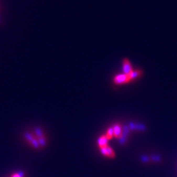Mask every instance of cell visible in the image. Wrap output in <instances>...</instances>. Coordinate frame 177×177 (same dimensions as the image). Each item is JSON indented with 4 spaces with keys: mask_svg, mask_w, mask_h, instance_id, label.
Listing matches in <instances>:
<instances>
[{
    "mask_svg": "<svg viewBox=\"0 0 177 177\" xmlns=\"http://www.w3.org/2000/svg\"><path fill=\"white\" fill-rule=\"evenodd\" d=\"M122 69H123V74L128 75L133 71V69L131 67V63L128 60L124 59L123 60V64H122Z\"/></svg>",
    "mask_w": 177,
    "mask_h": 177,
    "instance_id": "1",
    "label": "cell"
},
{
    "mask_svg": "<svg viewBox=\"0 0 177 177\" xmlns=\"http://www.w3.org/2000/svg\"><path fill=\"white\" fill-rule=\"evenodd\" d=\"M130 81L129 78H128V75H125V74H122V75H117L114 78V82L117 84H120V83H127Z\"/></svg>",
    "mask_w": 177,
    "mask_h": 177,
    "instance_id": "2",
    "label": "cell"
},
{
    "mask_svg": "<svg viewBox=\"0 0 177 177\" xmlns=\"http://www.w3.org/2000/svg\"><path fill=\"white\" fill-rule=\"evenodd\" d=\"M100 151H101V153L103 155H105V156L108 157H114V153L113 151V150L111 149V148H109V147H108V146H106L104 148H100Z\"/></svg>",
    "mask_w": 177,
    "mask_h": 177,
    "instance_id": "3",
    "label": "cell"
},
{
    "mask_svg": "<svg viewBox=\"0 0 177 177\" xmlns=\"http://www.w3.org/2000/svg\"><path fill=\"white\" fill-rule=\"evenodd\" d=\"M142 75V72L140 70H133L129 75H128V78H129V81H132L134 79L137 78L138 77L141 76Z\"/></svg>",
    "mask_w": 177,
    "mask_h": 177,
    "instance_id": "4",
    "label": "cell"
},
{
    "mask_svg": "<svg viewBox=\"0 0 177 177\" xmlns=\"http://www.w3.org/2000/svg\"><path fill=\"white\" fill-rule=\"evenodd\" d=\"M107 141H108V139L106 137L105 135L100 138L98 140V145L100 146V148H102L107 146Z\"/></svg>",
    "mask_w": 177,
    "mask_h": 177,
    "instance_id": "5",
    "label": "cell"
},
{
    "mask_svg": "<svg viewBox=\"0 0 177 177\" xmlns=\"http://www.w3.org/2000/svg\"><path fill=\"white\" fill-rule=\"evenodd\" d=\"M113 132H114V136H115L116 137H118L121 133V128L120 126H118V125L114 126L113 127Z\"/></svg>",
    "mask_w": 177,
    "mask_h": 177,
    "instance_id": "6",
    "label": "cell"
},
{
    "mask_svg": "<svg viewBox=\"0 0 177 177\" xmlns=\"http://www.w3.org/2000/svg\"><path fill=\"white\" fill-rule=\"evenodd\" d=\"M106 137L108 139V140H110L111 138L112 137L114 136V132H113V128H110L108 130V132L107 134L105 135Z\"/></svg>",
    "mask_w": 177,
    "mask_h": 177,
    "instance_id": "7",
    "label": "cell"
},
{
    "mask_svg": "<svg viewBox=\"0 0 177 177\" xmlns=\"http://www.w3.org/2000/svg\"><path fill=\"white\" fill-rule=\"evenodd\" d=\"M22 173H15V174H13L12 177H22Z\"/></svg>",
    "mask_w": 177,
    "mask_h": 177,
    "instance_id": "8",
    "label": "cell"
}]
</instances>
